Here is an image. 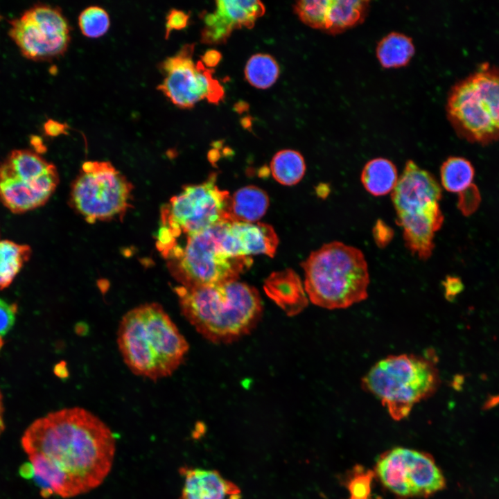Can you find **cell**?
<instances>
[{"label":"cell","instance_id":"52a82bcc","mask_svg":"<svg viewBox=\"0 0 499 499\" xmlns=\"http://www.w3.org/2000/svg\"><path fill=\"white\" fill-rule=\"evenodd\" d=\"M446 108L460 137L481 144L499 139V67L484 62L457 82Z\"/></svg>","mask_w":499,"mask_h":499},{"label":"cell","instance_id":"44dd1931","mask_svg":"<svg viewBox=\"0 0 499 499\" xmlns=\"http://www.w3.org/2000/svg\"><path fill=\"white\" fill-rule=\"evenodd\" d=\"M360 179L365 189L375 196L392 191L399 180L395 165L385 158L369 161L362 170Z\"/></svg>","mask_w":499,"mask_h":499},{"label":"cell","instance_id":"ac0fdd59","mask_svg":"<svg viewBox=\"0 0 499 499\" xmlns=\"http://www.w3.org/2000/svg\"><path fill=\"white\" fill-rule=\"evenodd\" d=\"M265 290L277 304L288 313H298L307 305L301 281L290 269L271 274L265 281Z\"/></svg>","mask_w":499,"mask_h":499},{"label":"cell","instance_id":"d4e9b609","mask_svg":"<svg viewBox=\"0 0 499 499\" xmlns=\"http://www.w3.org/2000/svg\"><path fill=\"white\" fill-rule=\"evenodd\" d=\"M271 173L279 183L291 186L303 178L306 164L302 155L297 151L286 149L277 152L270 163Z\"/></svg>","mask_w":499,"mask_h":499},{"label":"cell","instance_id":"7c38bea8","mask_svg":"<svg viewBox=\"0 0 499 499\" xmlns=\"http://www.w3.org/2000/svg\"><path fill=\"white\" fill-rule=\"evenodd\" d=\"M374 473L400 499L426 498L443 489L446 484L441 471L430 455L403 447L380 455Z\"/></svg>","mask_w":499,"mask_h":499},{"label":"cell","instance_id":"e0dca14e","mask_svg":"<svg viewBox=\"0 0 499 499\" xmlns=\"http://www.w3.org/2000/svg\"><path fill=\"white\" fill-rule=\"evenodd\" d=\"M229 230L234 237L240 257L252 254L273 256L279 239L273 227L268 224L231 222Z\"/></svg>","mask_w":499,"mask_h":499},{"label":"cell","instance_id":"d6986e66","mask_svg":"<svg viewBox=\"0 0 499 499\" xmlns=\"http://www.w3.org/2000/svg\"><path fill=\"white\" fill-rule=\"evenodd\" d=\"M269 206V198L263 189L247 186L229 198V213L233 222L253 223L261 219Z\"/></svg>","mask_w":499,"mask_h":499},{"label":"cell","instance_id":"cb8c5ba5","mask_svg":"<svg viewBox=\"0 0 499 499\" xmlns=\"http://www.w3.org/2000/svg\"><path fill=\"white\" fill-rule=\"evenodd\" d=\"M475 170L471 162L461 157H450L440 168L441 183L451 193L461 194L471 187Z\"/></svg>","mask_w":499,"mask_h":499},{"label":"cell","instance_id":"5b68a950","mask_svg":"<svg viewBox=\"0 0 499 499\" xmlns=\"http://www.w3.org/2000/svg\"><path fill=\"white\" fill-rule=\"evenodd\" d=\"M441 199V188L433 175L408 160L392 191V201L405 247L421 260L432 255L435 233L444 222Z\"/></svg>","mask_w":499,"mask_h":499},{"label":"cell","instance_id":"83f0119b","mask_svg":"<svg viewBox=\"0 0 499 499\" xmlns=\"http://www.w3.org/2000/svg\"><path fill=\"white\" fill-rule=\"evenodd\" d=\"M329 0H301L294 5V11L307 26L325 30Z\"/></svg>","mask_w":499,"mask_h":499},{"label":"cell","instance_id":"74e56055","mask_svg":"<svg viewBox=\"0 0 499 499\" xmlns=\"http://www.w3.org/2000/svg\"><path fill=\"white\" fill-rule=\"evenodd\" d=\"M0 19H1V15H0Z\"/></svg>","mask_w":499,"mask_h":499},{"label":"cell","instance_id":"4316f807","mask_svg":"<svg viewBox=\"0 0 499 499\" xmlns=\"http://www.w3.org/2000/svg\"><path fill=\"white\" fill-rule=\"evenodd\" d=\"M78 26L85 37L98 38L107 32L110 26V16L100 6H89L80 14Z\"/></svg>","mask_w":499,"mask_h":499},{"label":"cell","instance_id":"9a60e30c","mask_svg":"<svg viewBox=\"0 0 499 499\" xmlns=\"http://www.w3.org/2000/svg\"><path fill=\"white\" fill-rule=\"evenodd\" d=\"M264 12L263 4L257 0L217 1L213 12L204 16L201 41L208 44L224 43L233 30L252 28Z\"/></svg>","mask_w":499,"mask_h":499},{"label":"cell","instance_id":"d590c367","mask_svg":"<svg viewBox=\"0 0 499 499\" xmlns=\"http://www.w3.org/2000/svg\"><path fill=\"white\" fill-rule=\"evenodd\" d=\"M30 142L34 150H35V152L37 154H40L42 152H44L45 150V147L43 144V142L41 139V138L36 135H32L30 138Z\"/></svg>","mask_w":499,"mask_h":499},{"label":"cell","instance_id":"603a6c76","mask_svg":"<svg viewBox=\"0 0 499 499\" xmlns=\"http://www.w3.org/2000/svg\"><path fill=\"white\" fill-rule=\"evenodd\" d=\"M26 244L10 240H0V290L8 288L31 256Z\"/></svg>","mask_w":499,"mask_h":499},{"label":"cell","instance_id":"277c9868","mask_svg":"<svg viewBox=\"0 0 499 499\" xmlns=\"http://www.w3.org/2000/svg\"><path fill=\"white\" fill-rule=\"evenodd\" d=\"M305 292L326 309L348 308L367 299L369 275L359 249L333 241L313 251L301 263Z\"/></svg>","mask_w":499,"mask_h":499},{"label":"cell","instance_id":"6da1fadb","mask_svg":"<svg viewBox=\"0 0 499 499\" xmlns=\"http://www.w3.org/2000/svg\"><path fill=\"white\" fill-rule=\"evenodd\" d=\"M30 478L44 498H69L99 487L111 471L116 439L99 417L80 407L34 421L21 437Z\"/></svg>","mask_w":499,"mask_h":499},{"label":"cell","instance_id":"d6a6232c","mask_svg":"<svg viewBox=\"0 0 499 499\" xmlns=\"http://www.w3.org/2000/svg\"><path fill=\"white\" fill-rule=\"evenodd\" d=\"M67 125L53 119L47 120L44 124V133L49 137H57L67 132Z\"/></svg>","mask_w":499,"mask_h":499},{"label":"cell","instance_id":"8d00e7d4","mask_svg":"<svg viewBox=\"0 0 499 499\" xmlns=\"http://www.w3.org/2000/svg\"><path fill=\"white\" fill-rule=\"evenodd\" d=\"M3 399H2L1 393L0 392V417H3Z\"/></svg>","mask_w":499,"mask_h":499},{"label":"cell","instance_id":"1f68e13d","mask_svg":"<svg viewBox=\"0 0 499 499\" xmlns=\"http://www.w3.org/2000/svg\"><path fill=\"white\" fill-rule=\"evenodd\" d=\"M373 236L376 245L384 247L392 239L394 231L384 222L378 220L373 228Z\"/></svg>","mask_w":499,"mask_h":499},{"label":"cell","instance_id":"836d02e7","mask_svg":"<svg viewBox=\"0 0 499 499\" xmlns=\"http://www.w3.org/2000/svg\"><path fill=\"white\" fill-rule=\"evenodd\" d=\"M444 284L446 294L449 295V297L459 293L462 288L459 279L454 277L448 278Z\"/></svg>","mask_w":499,"mask_h":499},{"label":"cell","instance_id":"4fadbf2b","mask_svg":"<svg viewBox=\"0 0 499 499\" xmlns=\"http://www.w3.org/2000/svg\"><path fill=\"white\" fill-rule=\"evenodd\" d=\"M9 24V36L28 60L55 58L64 53L70 42L69 23L58 7L35 4Z\"/></svg>","mask_w":499,"mask_h":499},{"label":"cell","instance_id":"7402d4cb","mask_svg":"<svg viewBox=\"0 0 499 499\" xmlns=\"http://www.w3.org/2000/svg\"><path fill=\"white\" fill-rule=\"evenodd\" d=\"M414 53L412 40L402 33L393 32L384 37L376 47V56L385 68L405 66Z\"/></svg>","mask_w":499,"mask_h":499},{"label":"cell","instance_id":"5bb4252c","mask_svg":"<svg viewBox=\"0 0 499 499\" xmlns=\"http://www.w3.org/2000/svg\"><path fill=\"white\" fill-rule=\"evenodd\" d=\"M195 44H187L174 55L161 64L164 78L157 87L175 105L181 108L193 107L206 99L218 103L224 96V90L209 69L193 60Z\"/></svg>","mask_w":499,"mask_h":499},{"label":"cell","instance_id":"f1b7e54d","mask_svg":"<svg viewBox=\"0 0 499 499\" xmlns=\"http://www.w3.org/2000/svg\"><path fill=\"white\" fill-rule=\"evenodd\" d=\"M374 477V471L365 469L362 466H354L346 480V486L349 492L348 499H372L371 483Z\"/></svg>","mask_w":499,"mask_h":499},{"label":"cell","instance_id":"f546056e","mask_svg":"<svg viewBox=\"0 0 499 499\" xmlns=\"http://www.w3.org/2000/svg\"><path fill=\"white\" fill-rule=\"evenodd\" d=\"M17 312V305L0 298V339L12 327Z\"/></svg>","mask_w":499,"mask_h":499},{"label":"cell","instance_id":"9c48e42d","mask_svg":"<svg viewBox=\"0 0 499 499\" xmlns=\"http://www.w3.org/2000/svg\"><path fill=\"white\" fill-rule=\"evenodd\" d=\"M133 186L110 162L87 161L72 184V207L89 223L122 218L131 207Z\"/></svg>","mask_w":499,"mask_h":499},{"label":"cell","instance_id":"2e32d148","mask_svg":"<svg viewBox=\"0 0 499 499\" xmlns=\"http://www.w3.org/2000/svg\"><path fill=\"white\" fill-rule=\"evenodd\" d=\"M184 485L180 499H240L239 488L218 471L182 467Z\"/></svg>","mask_w":499,"mask_h":499},{"label":"cell","instance_id":"ffe728a7","mask_svg":"<svg viewBox=\"0 0 499 499\" xmlns=\"http://www.w3.org/2000/svg\"><path fill=\"white\" fill-rule=\"evenodd\" d=\"M369 7V1L329 0L324 30L334 35L360 24L365 18Z\"/></svg>","mask_w":499,"mask_h":499},{"label":"cell","instance_id":"8992f818","mask_svg":"<svg viewBox=\"0 0 499 499\" xmlns=\"http://www.w3.org/2000/svg\"><path fill=\"white\" fill-rule=\"evenodd\" d=\"M439 385L433 358L415 354L387 356L374 364L361 380L362 389L377 397L396 421L435 394Z\"/></svg>","mask_w":499,"mask_h":499},{"label":"cell","instance_id":"ba28073f","mask_svg":"<svg viewBox=\"0 0 499 499\" xmlns=\"http://www.w3.org/2000/svg\"><path fill=\"white\" fill-rule=\"evenodd\" d=\"M220 224V223H219ZM187 236L166 256L173 277L185 288L219 285L237 281L252 264L250 256L231 258L221 248L218 225Z\"/></svg>","mask_w":499,"mask_h":499},{"label":"cell","instance_id":"3957f363","mask_svg":"<svg viewBox=\"0 0 499 499\" xmlns=\"http://www.w3.org/2000/svg\"><path fill=\"white\" fill-rule=\"evenodd\" d=\"M184 317L204 338L229 343L250 333L261 319L258 290L234 281L219 285L175 288Z\"/></svg>","mask_w":499,"mask_h":499},{"label":"cell","instance_id":"4dcf8cb0","mask_svg":"<svg viewBox=\"0 0 499 499\" xmlns=\"http://www.w3.org/2000/svg\"><path fill=\"white\" fill-rule=\"evenodd\" d=\"M189 16L182 10L172 9L166 17V37L171 31L185 28L188 24Z\"/></svg>","mask_w":499,"mask_h":499},{"label":"cell","instance_id":"7a4b0ae2","mask_svg":"<svg viewBox=\"0 0 499 499\" xmlns=\"http://www.w3.org/2000/svg\"><path fill=\"white\" fill-rule=\"evenodd\" d=\"M117 344L130 371L153 380L173 374L189 350L175 323L155 302L136 306L123 316Z\"/></svg>","mask_w":499,"mask_h":499},{"label":"cell","instance_id":"30bf717a","mask_svg":"<svg viewBox=\"0 0 499 499\" xmlns=\"http://www.w3.org/2000/svg\"><path fill=\"white\" fill-rule=\"evenodd\" d=\"M217 175L210 174L204 182L184 187L162 207L158 232L176 243L182 233L187 236L222 222H233L229 213L230 195L219 189Z\"/></svg>","mask_w":499,"mask_h":499},{"label":"cell","instance_id":"e575fe53","mask_svg":"<svg viewBox=\"0 0 499 499\" xmlns=\"http://www.w3.org/2000/svg\"><path fill=\"white\" fill-rule=\"evenodd\" d=\"M220 58V53L214 50L208 51L202 58L204 64L211 67L216 66Z\"/></svg>","mask_w":499,"mask_h":499},{"label":"cell","instance_id":"484cf974","mask_svg":"<svg viewBox=\"0 0 499 499\" xmlns=\"http://www.w3.org/2000/svg\"><path fill=\"white\" fill-rule=\"evenodd\" d=\"M279 67L276 60L265 53L252 55L245 68V76L248 82L258 89H267L277 80Z\"/></svg>","mask_w":499,"mask_h":499},{"label":"cell","instance_id":"8fae6325","mask_svg":"<svg viewBox=\"0 0 499 499\" xmlns=\"http://www.w3.org/2000/svg\"><path fill=\"white\" fill-rule=\"evenodd\" d=\"M58 183L56 167L33 150H13L0 164V202L12 213L44 205Z\"/></svg>","mask_w":499,"mask_h":499}]
</instances>
